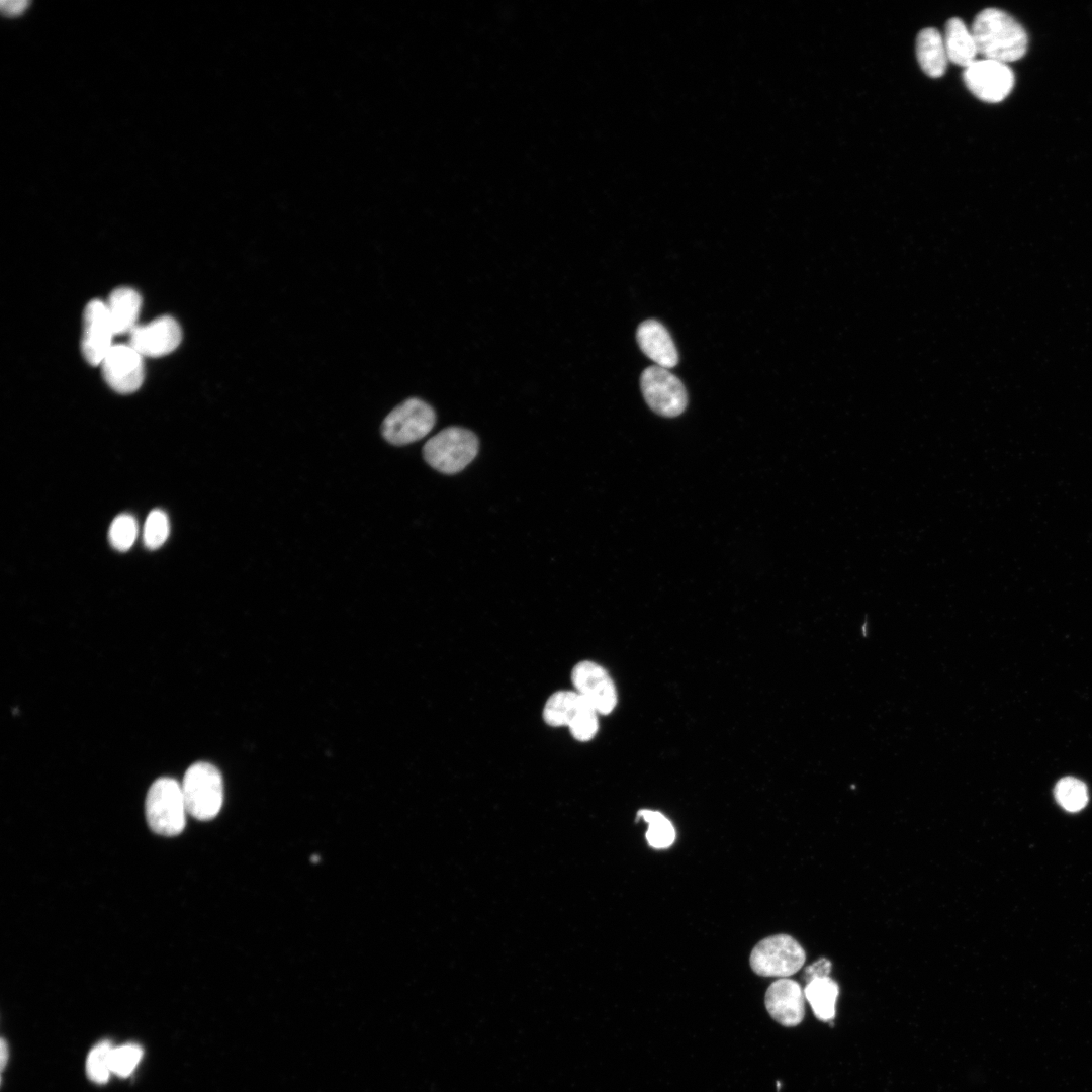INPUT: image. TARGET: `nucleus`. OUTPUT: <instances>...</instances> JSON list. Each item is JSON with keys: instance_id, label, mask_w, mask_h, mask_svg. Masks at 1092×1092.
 Listing matches in <instances>:
<instances>
[{"instance_id": "obj_1", "label": "nucleus", "mask_w": 1092, "mask_h": 1092, "mask_svg": "<svg viewBox=\"0 0 1092 1092\" xmlns=\"http://www.w3.org/2000/svg\"><path fill=\"white\" fill-rule=\"evenodd\" d=\"M971 32L978 54L1004 64L1021 59L1027 50L1024 28L1008 13L986 8L975 18Z\"/></svg>"}, {"instance_id": "obj_2", "label": "nucleus", "mask_w": 1092, "mask_h": 1092, "mask_svg": "<svg viewBox=\"0 0 1092 1092\" xmlns=\"http://www.w3.org/2000/svg\"><path fill=\"white\" fill-rule=\"evenodd\" d=\"M186 813L181 784L166 777L152 784L146 798V817L155 833L178 835L185 827Z\"/></svg>"}, {"instance_id": "obj_3", "label": "nucleus", "mask_w": 1092, "mask_h": 1092, "mask_svg": "<svg viewBox=\"0 0 1092 1092\" xmlns=\"http://www.w3.org/2000/svg\"><path fill=\"white\" fill-rule=\"evenodd\" d=\"M478 439L465 428L449 427L429 439L424 448L426 462L437 471L455 474L477 455Z\"/></svg>"}, {"instance_id": "obj_4", "label": "nucleus", "mask_w": 1092, "mask_h": 1092, "mask_svg": "<svg viewBox=\"0 0 1092 1092\" xmlns=\"http://www.w3.org/2000/svg\"><path fill=\"white\" fill-rule=\"evenodd\" d=\"M187 813L198 820L214 818L223 803V782L219 770L208 762H196L185 772L181 784Z\"/></svg>"}, {"instance_id": "obj_5", "label": "nucleus", "mask_w": 1092, "mask_h": 1092, "mask_svg": "<svg viewBox=\"0 0 1092 1092\" xmlns=\"http://www.w3.org/2000/svg\"><path fill=\"white\" fill-rule=\"evenodd\" d=\"M806 961L801 944L788 934H776L760 940L750 953L752 971L762 977L788 978Z\"/></svg>"}, {"instance_id": "obj_6", "label": "nucleus", "mask_w": 1092, "mask_h": 1092, "mask_svg": "<svg viewBox=\"0 0 1092 1092\" xmlns=\"http://www.w3.org/2000/svg\"><path fill=\"white\" fill-rule=\"evenodd\" d=\"M436 423L433 407L424 400L412 397L394 407L384 419L381 432L393 445H406L427 436Z\"/></svg>"}, {"instance_id": "obj_7", "label": "nucleus", "mask_w": 1092, "mask_h": 1092, "mask_svg": "<svg viewBox=\"0 0 1092 1092\" xmlns=\"http://www.w3.org/2000/svg\"><path fill=\"white\" fill-rule=\"evenodd\" d=\"M640 386L646 403L654 413L673 418L686 410L685 385L668 369L657 365L646 368L641 374Z\"/></svg>"}, {"instance_id": "obj_8", "label": "nucleus", "mask_w": 1092, "mask_h": 1092, "mask_svg": "<svg viewBox=\"0 0 1092 1092\" xmlns=\"http://www.w3.org/2000/svg\"><path fill=\"white\" fill-rule=\"evenodd\" d=\"M967 88L980 100L997 103L1006 98L1014 85V75L1007 64L975 60L963 74Z\"/></svg>"}, {"instance_id": "obj_9", "label": "nucleus", "mask_w": 1092, "mask_h": 1092, "mask_svg": "<svg viewBox=\"0 0 1092 1092\" xmlns=\"http://www.w3.org/2000/svg\"><path fill=\"white\" fill-rule=\"evenodd\" d=\"M100 365L106 383L118 393H132L144 381L143 356L129 344L113 345Z\"/></svg>"}, {"instance_id": "obj_10", "label": "nucleus", "mask_w": 1092, "mask_h": 1092, "mask_svg": "<svg viewBox=\"0 0 1092 1092\" xmlns=\"http://www.w3.org/2000/svg\"><path fill=\"white\" fill-rule=\"evenodd\" d=\"M114 330L108 315L106 303L99 299L91 300L83 313L82 353L86 361L99 365L112 348Z\"/></svg>"}, {"instance_id": "obj_11", "label": "nucleus", "mask_w": 1092, "mask_h": 1092, "mask_svg": "<svg viewBox=\"0 0 1092 1092\" xmlns=\"http://www.w3.org/2000/svg\"><path fill=\"white\" fill-rule=\"evenodd\" d=\"M575 692L581 695L598 712L607 715L617 704L615 685L608 672L598 663L581 661L571 672Z\"/></svg>"}, {"instance_id": "obj_12", "label": "nucleus", "mask_w": 1092, "mask_h": 1092, "mask_svg": "<svg viewBox=\"0 0 1092 1092\" xmlns=\"http://www.w3.org/2000/svg\"><path fill=\"white\" fill-rule=\"evenodd\" d=\"M182 340V331L175 318L163 315L129 333V345L143 357H161L173 352Z\"/></svg>"}, {"instance_id": "obj_13", "label": "nucleus", "mask_w": 1092, "mask_h": 1092, "mask_svg": "<svg viewBox=\"0 0 1092 1092\" xmlns=\"http://www.w3.org/2000/svg\"><path fill=\"white\" fill-rule=\"evenodd\" d=\"M765 1008L770 1017L786 1027L799 1025L805 1015V995L800 984L780 978L765 992Z\"/></svg>"}, {"instance_id": "obj_14", "label": "nucleus", "mask_w": 1092, "mask_h": 1092, "mask_svg": "<svg viewBox=\"0 0 1092 1092\" xmlns=\"http://www.w3.org/2000/svg\"><path fill=\"white\" fill-rule=\"evenodd\" d=\"M636 339L642 352L657 366L669 369L677 364L676 347L668 331L659 322H642L638 326Z\"/></svg>"}, {"instance_id": "obj_15", "label": "nucleus", "mask_w": 1092, "mask_h": 1092, "mask_svg": "<svg viewBox=\"0 0 1092 1092\" xmlns=\"http://www.w3.org/2000/svg\"><path fill=\"white\" fill-rule=\"evenodd\" d=\"M141 306V295L130 287H118L111 292L106 307L115 335L130 333L138 326Z\"/></svg>"}, {"instance_id": "obj_16", "label": "nucleus", "mask_w": 1092, "mask_h": 1092, "mask_svg": "<svg viewBox=\"0 0 1092 1092\" xmlns=\"http://www.w3.org/2000/svg\"><path fill=\"white\" fill-rule=\"evenodd\" d=\"M916 56L921 69L929 77L938 78L944 74L948 59L938 30L929 27L918 33Z\"/></svg>"}, {"instance_id": "obj_17", "label": "nucleus", "mask_w": 1092, "mask_h": 1092, "mask_svg": "<svg viewBox=\"0 0 1092 1092\" xmlns=\"http://www.w3.org/2000/svg\"><path fill=\"white\" fill-rule=\"evenodd\" d=\"M943 41L951 63L966 68L976 60L978 51L975 39L960 18L952 17L946 22Z\"/></svg>"}, {"instance_id": "obj_18", "label": "nucleus", "mask_w": 1092, "mask_h": 1092, "mask_svg": "<svg viewBox=\"0 0 1092 1092\" xmlns=\"http://www.w3.org/2000/svg\"><path fill=\"white\" fill-rule=\"evenodd\" d=\"M839 994L837 983L830 977L816 978L807 982L804 995L814 1015L821 1021H831L836 1013Z\"/></svg>"}, {"instance_id": "obj_19", "label": "nucleus", "mask_w": 1092, "mask_h": 1092, "mask_svg": "<svg viewBox=\"0 0 1092 1092\" xmlns=\"http://www.w3.org/2000/svg\"><path fill=\"white\" fill-rule=\"evenodd\" d=\"M587 703L575 691H558L546 701L543 709V719L553 727L569 726Z\"/></svg>"}, {"instance_id": "obj_20", "label": "nucleus", "mask_w": 1092, "mask_h": 1092, "mask_svg": "<svg viewBox=\"0 0 1092 1092\" xmlns=\"http://www.w3.org/2000/svg\"><path fill=\"white\" fill-rule=\"evenodd\" d=\"M637 817L648 824L646 839L651 847L657 849L667 848L674 842V827L663 814L658 811L644 809L638 811Z\"/></svg>"}, {"instance_id": "obj_21", "label": "nucleus", "mask_w": 1092, "mask_h": 1092, "mask_svg": "<svg viewBox=\"0 0 1092 1092\" xmlns=\"http://www.w3.org/2000/svg\"><path fill=\"white\" fill-rule=\"evenodd\" d=\"M1055 797L1065 810L1077 812L1086 806L1088 791L1086 785L1080 780L1066 777L1057 783Z\"/></svg>"}, {"instance_id": "obj_22", "label": "nucleus", "mask_w": 1092, "mask_h": 1092, "mask_svg": "<svg viewBox=\"0 0 1092 1092\" xmlns=\"http://www.w3.org/2000/svg\"><path fill=\"white\" fill-rule=\"evenodd\" d=\"M136 536L138 524L134 517L129 514L118 515L109 527V542L118 551L128 550L133 545Z\"/></svg>"}, {"instance_id": "obj_23", "label": "nucleus", "mask_w": 1092, "mask_h": 1092, "mask_svg": "<svg viewBox=\"0 0 1092 1092\" xmlns=\"http://www.w3.org/2000/svg\"><path fill=\"white\" fill-rule=\"evenodd\" d=\"M170 533L169 519L162 510H153L148 515L143 532L144 544L147 548L155 550L161 547Z\"/></svg>"}, {"instance_id": "obj_24", "label": "nucleus", "mask_w": 1092, "mask_h": 1092, "mask_svg": "<svg viewBox=\"0 0 1092 1092\" xmlns=\"http://www.w3.org/2000/svg\"><path fill=\"white\" fill-rule=\"evenodd\" d=\"M113 1046L108 1041L96 1044L89 1053L86 1061L88 1077L96 1083H105L111 1073L110 1054Z\"/></svg>"}, {"instance_id": "obj_25", "label": "nucleus", "mask_w": 1092, "mask_h": 1092, "mask_svg": "<svg viewBox=\"0 0 1092 1092\" xmlns=\"http://www.w3.org/2000/svg\"><path fill=\"white\" fill-rule=\"evenodd\" d=\"M143 1056L138 1044H124L113 1048L110 1054V1070L120 1077H126L134 1070Z\"/></svg>"}, {"instance_id": "obj_26", "label": "nucleus", "mask_w": 1092, "mask_h": 1092, "mask_svg": "<svg viewBox=\"0 0 1092 1092\" xmlns=\"http://www.w3.org/2000/svg\"><path fill=\"white\" fill-rule=\"evenodd\" d=\"M831 967V962L826 958L814 962L805 970L804 979L806 983L816 978L829 977Z\"/></svg>"}, {"instance_id": "obj_27", "label": "nucleus", "mask_w": 1092, "mask_h": 1092, "mask_svg": "<svg viewBox=\"0 0 1092 1092\" xmlns=\"http://www.w3.org/2000/svg\"><path fill=\"white\" fill-rule=\"evenodd\" d=\"M7 1060H8V1046H7V1043H6V1041L4 1040V1038H2V1039H1V1043H0V1063H1V1070H4V1068H5V1066H6V1063H7Z\"/></svg>"}]
</instances>
